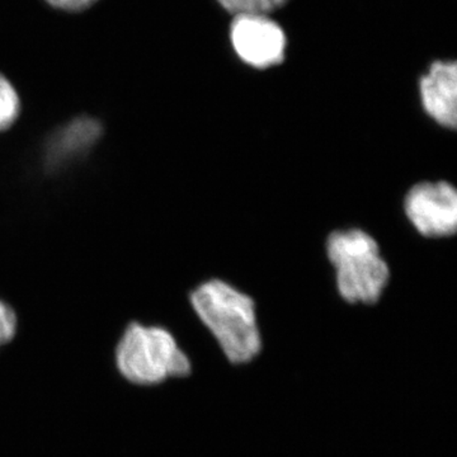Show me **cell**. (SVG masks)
Listing matches in <instances>:
<instances>
[{"label":"cell","mask_w":457,"mask_h":457,"mask_svg":"<svg viewBox=\"0 0 457 457\" xmlns=\"http://www.w3.org/2000/svg\"><path fill=\"white\" fill-rule=\"evenodd\" d=\"M189 303L231 365H246L260 356L263 337L253 297L221 278L196 286Z\"/></svg>","instance_id":"6da1fadb"},{"label":"cell","mask_w":457,"mask_h":457,"mask_svg":"<svg viewBox=\"0 0 457 457\" xmlns=\"http://www.w3.org/2000/svg\"><path fill=\"white\" fill-rule=\"evenodd\" d=\"M326 253L335 270L337 291L345 303L380 302L392 272L371 234L359 228L332 231L326 240Z\"/></svg>","instance_id":"7a4b0ae2"},{"label":"cell","mask_w":457,"mask_h":457,"mask_svg":"<svg viewBox=\"0 0 457 457\" xmlns=\"http://www.w3.org/2000/svg\"><path fill=\"white\" fill-rule=\"evenodd\" d=\"M120 372L131 383L156 385L191 374L192 363L176 337L159 326L132 323L116 348Z\"/></svg>","instance_id":"3957f363"},{"label":"cell","mask_w":457,"mask_h":457,"mask_svg":"<svg viewBox=\"0 0 457 457\" xmlns=\"http://www.w3.org/2000/svg\"><path fill=\"white\" fill-rule=\"evenodd\" d=\"M228 42L237 59L255 71L284 64L287 54V35L269 14H234L228 25Z\"/></svg>","instance_id":"277c9868"},{"label":"cell","mask_w":457,"mask_h":457,"mask_svg":"<svg viewBox=\"0 0 457 457\" xmlns=\"http://www.w3.org/2000/svg\"><path fill=\"white\" fill-rule=\"evenodd\" d=\"M404 213L418 234L428 239L455 236L457 191L447 180H423L408 189Z\"/></svg>","instance_id":"5b68a950"},{"label":"cell","mask_w":457,"mask_h":457,"mask_svg":"<svg viewBox=\"0 0 457 457\" xmlns=\"http://www.w3.org/2000/svg\"><path fill=\"white\" fill-rule=\"evenodd\" d=\"M420 104L433 122L447 130L457 125V64L455 60H435L418 82Z\"/></svg>","instance_id":"8992f818"},{"label":"cell","mask_w":457,"mask_h":457,"mask_svg":"<svg viewBox=\"0 0 457 457\" xmlns=\"http://www.w3.org/2000/svg\"><path fill=\"white\" fill-rule=\"evenodd\" d=\"M102 123L89 116H80L51 132L44 147V162L49 170H62L92 152L101 139Z\"/></svg>","instance_id":"52a82bcc"},{"label":"cell","mask_w":457,"mask_h":457,"mask_svg":"<svg viewBox=\"0 0 457 457\" xmlns=\"http://www.w3.org/2000/svg\"><path fill=\"white\" fill-rule=\"evenodd\" d=\"M21 116V98L13 84L0 74V132L8 131Z\"/></svg>","instance_id":"ba28073f"},{"label":"cell","mask_w":457,"mask_h":457,"mask_svg":"<svg viewBox=\"0 0 457 457\" xmlns=\"http://www.w3.org/2000/svg\"><path fill=\"white\" fill-rule=\"evenodd\" d=\"M228 14L261 13L270 14L286 7L290 0H216Z\"/></svg>","instance_id":"9c48e42d"},{"label":"cell","mask_w":457,"mask_h":457,"mask_svg":"<svg viewBox=\"0 0 457 457\" xmlns=\"http://www.w3.org/2000/svg\"><path fill=\"white\" fill-rule=\"evenodd\" d=\"M18 320L16 312L9 303L0 299V348L14 338Z\"/></svg>","instance_id":"30bf717a"},{"label":"cell","mask_w":457,"mask_h":457,"mask_svg":"<svg viewBox=\"0 0 457 457\" xmlns=\"http://www.w3.org/2000/svg\"><path fill=\"white\" fill-rule=\"evenodd\" d=\"M54 8L66 12H82L92 7L98 0H46Z\"/></svg>","instance_id":"8fae6325"}]
</instances>
